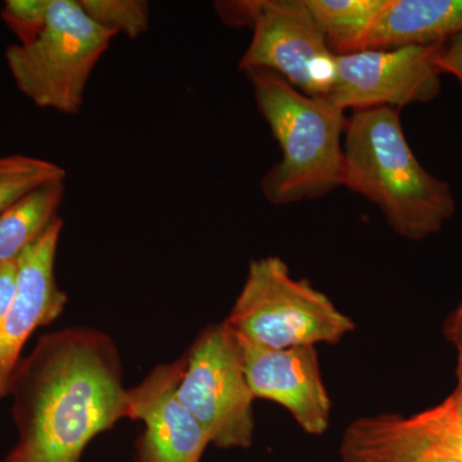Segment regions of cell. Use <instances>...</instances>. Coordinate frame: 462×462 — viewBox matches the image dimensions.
I'll use <instances>...</instances> for the list:
<instances>
[{
	"label": "cell",
	"instance_id": "cell-9",
	"mask_svg": "<svg viewBox=\"0 0 462 462\" xmlns=\"http://www.w3.org/2000/svg\"><path fill=\"white\" fill-rule=\"evenodd\" d=\"M62 227V220L56 218L17 260L16 297L0 320V401L9 396L27 340L39 328L60 318L69 300L54 270Z\"/></svg>",
	"mask_w": 462,
	"mask_h": 462
},
{
	"label": "cell",
	"instance_id": "cell-8",
	"mask_svg": "<svg viewBox=\"0 0 462 462\" xmlns=\"http://www.w3.org/2000/svg\"><path fill=\"white\" fill-rule=\"evenodd\" d=\"M440 44L367 50L337 56L336 83L327 99L346 109L388 107L400 111L440 93L437 63Z\"/></svg>",
	"mask_w": 462,
	"mask_h": 462
},
{
	"label": "cell",
	"instance_id": "cell-21",
	"mask_svg": "<svg viewBox=\"0 0 462 462\" xmlns=\"http://www.w3.org/2000/svg\"><path fill=\"white\" fill-rule=\"evenodd\" d=\"M17 291L16 263L0 264V320L11 309Z\"/></svg>",
	"mask_w": 462,
	"mask_h": 462
},
{
	"label": "cell",
	"instance_id": "cell-10",
	"mask_svg": "<svg viewBox=\"0 0 462 462\" xmlns=\"http://www.w3.org/2000/svg\"><path fill=\"white\" fill-rule=\"evenodd\" d=\"M234 337L254 400L282 404L307 434H324L330 425L331 401L316 346L270 349Z\"/></svg>",
	"mask_w": 462,
	"mask_h": 462
},
{
	"label": "cell",
	"instance_id": "cell-17",
	"mask_svg": "<svg viewBox=\"0 0 462 462\" xmlns=\"http://www.w3.org/2000/svg\"><path fill=\"white\" fill-rule=\"evenodd\" d=\"M409 421L431 456L462 462V420L445 404L410 416Z\"/></svg>",
	"mask_w": 462,
	"mask_h": 462
},
{
	"label": "cell",
	"instance_id": "cell-11",
	"mask_svg": "<svg viewBox=\"0 0 462 462\" xmlns=\"http://www.w3.org/2000/svg\"><path fill=\"white\" fill-rule=\"evenodd\" d=\"M184 357L158 365L129 389L130 419L144 424L139 462H199L209 445L196 416L178 396Z\"/></svg>",
	"mask_w": 462,
	"mask_h": 462
},
{
	"label": "cell",
	"instance_id": "cell-2",
	"mask_svg": "<svg viewBox=\"0 0 462 462\" xmlns=\"http://www.w3.org/2000/svg\"><path fill=\"white\" fill-rule=\"evenodd\" d=\"M343 152V187L378 207L398 236L421 242L454 216L451 187L419 162L398 109L352 111Z\"/></svg>",
	"mask_w": 462,
	"mask_h": 462
},
{
	"label": "cell",
	"instance_id": "cell-4",
	"mask_svg": "<svg viewBox=\"0 0 462 462\" xmlns=\"http://www.w3.org/2000/svg\"><path fill=\"white\" fill-rule=\"evenodd\" d=\"M231 333L270 349L337 345L355 329V322L337 309L311 282L293 278L281 257L249 263L230 315L224 322Z\"/></svg>",
	"mask_w": 462,
	"mask_h": 462
},
{
	"label": "cell",
	"instance_id": "cell-13",
	"mask_svg": "<svg viewBox=\"0 0 462 462\" xmlns=\"http://www.w3.org/2000/svg\"><path fill=\"white\" fill-rule=\"evenodd\" d=\"M339 452L342 462H455L431 456L409 418L396 415L357 419L346 428Z\"/></svg>",
	"mask_w": 462,
	"mask_h": 462
},
{
	"label": "cell",
	"instance_id": "cell-7",
	"mask_svg": "<svg viewBox=\"0 0 462 462\" xmlns=\"http://www.w3.org/2000/svg\"><path fill=\"white\" fill-rule=\"evenodd\" d=\"M182 357L178 396L202 425L209 445L251 447L254 397L234 334L225 324L206 328Z\"/></svg>",
	"mask_w": 462,
	"mask_h": 462
},
{
	"label": "cell",
	"instance_id": "cell-23",
	"mask_svg": "<svg viewBox=\"0 0 462 462\" xmlns=\"http://www.w3.org/2000/svg\"><path fill=\"white\" fill-rule=\"evenodd\" d=\"M445 404L447 409L449 410L456 418L462 420V384H457V388L455 389L454 393L451 394L446 401L442 402Z\"/></svg>",
	"mask_w": 462,
	"mask_h": 462
},
{
	"label": "cell",
	"instance_id": "cell-22",
	"mask_svg": "<svg viewBox=\"0 0 462 462\" xmlns=\"http://www.w3.org/2000/svg\"><path fill=\"white\" fill-rule=\"evenodd\" d=\"M443 333L452 346H455L457 354V374L458 384H462V302L456 307L454 312L448 316L443 328Z\"/></svg>",
	"mask_w": 462,
	"mask_h": 462
},
{
	"label": "cell",
	"instance_id": "cell-1",
	"mask_svg": "<svg viewBox=\"0 0 462 462\" xmlns=\"http://www.w3.org/2000/svg\"><path fill=\"white\" fill-rule=\"evenodd\" d=\"M17 442L3 462H81L100 433L130 419L114 339L88 327L44 334L12 376Z\"/></svg>",
	"mask_w": 462,
	"mask_h": 462
},
{
	"label": "cell",
	"instance_id": "cell-19",
	"mask_svg": "<svg viewBox=\"0 0 462 462\" xmlns=\"http://www.w3.org/2000/svg\"><path fill=\"white\" fill-rule=\"evenodd\" d=\"M51 0H7L2 18L20 44L32 42L47 23Z\"/></svg>",
	"mask_w": 462,
	"mask_h": 462
},
{
	"label": "cell",
	"instance_id": "cell-12",
	"mask_svg": "<svg viewBox=\"0 0 462 462\" xmlns=\"http://www.w3.org/2000/svg\"><path fill=\"white\" fill-rule=\"evenodd\" d=\"M462 32V0H385L358 51L443 44Z\"/></svg>",
	"mask_w": 462,
	"mask_h": 462
},
{
	"label": "cell",
	"instance_id": "cell-3",
	"mask_svg": "<svg viewBox=\"0 0 462 462\" xmlns=\"http://www.w3.org/2000/svg\"><path fill=\"white\" fill-rule=\"evenodd\" d=\"M258 112L282 149L264 175V199L276 206L318 199L343 187L345 111L310 97L269 69L245 72Z\"/></svg>",
	"mask_w": 462,
	"mask_h": 462
},
{
	"label": "cell",
	"instance_id": "cell-15",
	"mask_svg": "<svg viewBox=\"0 0 462 462\" xmlns=\"http://www.w3.org/2000/svg\"><path fill=\"white\" fill-rule=\"evenodd\" d=\"M385 0H305L336 56L355 53Z\"/></svg>",
	"mask_w": 462,
	"mask_h": 462
},
{
	"label": "cell",
	"instance_id": "cell-20",
	"mask_svg": "<svg viewBox=\"0 0 462 462\" xmlns=\"http://www.w3.org/2000/svg\"><path fill=\"white\" fill-rule=\"evenodd\" d=\"M437 63L442 74L455 76L462 90V32L440 44Z\"/></svg>",
	"mask_w": 462,
	"mask_h": 462
},
{
	"label": "cell",
	"instance_id": "cell-14",
	"mask_svg": "<svg viewBox=\"0 0 462 462\" xmlns=\"http://www.w3.org/2000/svg\"><path fill=\"white\" fill-rule=\"evenodd\" d=\"M65 181L51 182L21 197L0 212V264L16 263L58 218Z\"/></svg>",
	"mask_w": 462,
	"mask_h": 462
},
{
	"label": "cell",
	"instance_id": "cell-5",
	"mask_svg": "<svg viewBox=\"0 0 462 462\" xmlns=\"http://www.w3.org/2000/svg\"><path fill=\"white\" fill-rule=\"evenodd\" d=\"M115 32L98 25L76 0H51L47 23L26 44H12L5 62L17 89L41 108L75 115L93 69Z\"/></svg>",
	"mask_w": 462,
	"mask_h": 462
},
{
	"label": "cell",
	"instance_id": "cell-16",
	"mask_svg": "<svg viewBox=\"0 0 462 462\" xmlns=\"http://www.w3.org/2000/svg\"><path fill=\"white\" fill-rule=\"evenodd\" d=\"M65 179V169L51 161L23 154L0 158V212L30 191Z\"/></svg>",
	"mask_w": 462,
	"mask_h": 462
},
{
	"label": "cell",
	"instance_id": "cell-18",
	"mask_svg": "<svg viewBox=\"0 0 462 462\" xmlns=\"http://www.w3.org/2000/svg\"><path fill=\"white\" fill-rule=\"evenodd\" d=\"M81 7L98 25L116 35L135 39L147 32L149 5L142 0H80Z\"/></svg>",
	"mask_w": 462,
	"mask_h": 462
},
{
	"label": "cell",
	"instance_id": "cell-6",
	"mask_svg": "<svg viewBox=\"0 0 462 462\" xmlns=\"http://www.w3.org/2000/svg\"><path fill=\"white\" fill-rule=\"evenodd\" d=\"M215 8L227 26L252 30L240 71L269 69L307 96H329L336 83L337 56L305 0H236L217 2Z\"/></svg>",
	"mask_w": 462,
	"mask_h": 462
}]
</instances>
